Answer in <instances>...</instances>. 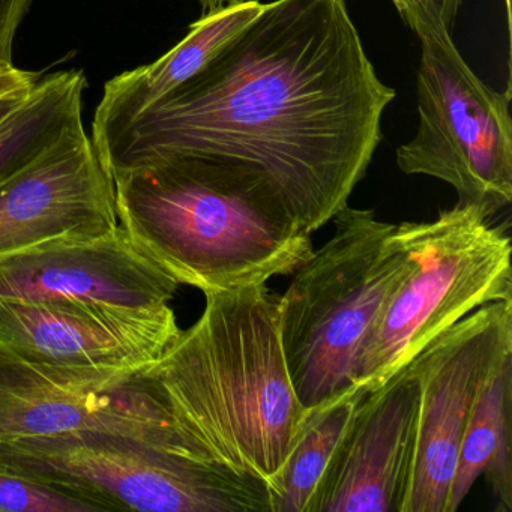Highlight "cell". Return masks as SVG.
<instances>
[{
    "mask_svg": "<svg viewBox=\"0 0 512 512\" xmlns=\"http://www.w3.org/2000/svg\"><path fill=\"white\" fill-rule=\"evenodd\" d=\"M394 98L346 0H275L196 76L94 146L110 173L178 155L250 167L311 235L349 205Z\"/></svg>",
    "mask_w": 512,
    "mask_h": 512,
    "instance_id": "obj_1",
    "label": "cell"
},
{
    "mask_svg": "<svg viewBox=\"0 0 512 512\" xmlns=\"http://www.w3.org/2000/svg\"><path fill=\"white\" fill-rule=\"evenodd\" d=\"M205 298L197 322L140 374L194 452L272 488L308 415L287 373L278 296L256 284Z\"/></svg>",
    "mask_w": 512,
    "mask_h": 512,
    "instance_id": "obj_2",
    "label": "cell"
},
{
    "mask_svg": "<svg viewBox=\"0 0 512 512\" xmlns=\"http://www.w3.org/2000/svg\"><path fill=\"white\" fill-rule=\"evenodd\" d=\"M119 226L181 286L208 293L266 284L313 253L256 170L178 155L112 173Z\"/></svg>",
    "mask_w": 512,
    "mask_h": 512,
    "instance_id": "obj_3",
    "label": "cell"
},
{
    "mask_svg": "<svg viewBox=\"0 0 512 512\" xmlns=\"http://www.w3.org/2000/svg\"><path fill=\"white\" fill-rule=\"evenodd\" d=\"M332 221V238L295 269L278 296L287 373L307 412L358 391L362 344L410 269L395 224L349 205Z\"/></svg>",
    "mask_w": 512,
    "mask_h": 512,
    "instance_id": "obj_4",
    "label": "cell"
},
{
    "mask_svg": "<svg viewBox=\"0 0 512 512\" xmlns=\"http://www.w3.org/2000/svg\"><path fill=\"white\" fill-rule=\"evenodd\" d=\"M410 269L362 344L356 389L373 391L482 305L512 301L511 238L472 205L401 223Z\"/></svg>",
    "mask_w": 512,
    "mask_h": 512,
    "instance_id": "obj_5",
    "label": "cell"
},
{
    "mask_svg": "<svg viewBox=\"0 0 512 512\" xmlns=\"http://www.w3.org/2000/svg\"><path fill=\"white\" fill-rule=\"evenodd\" d=\"M0 470L76 494L101 512H272L263 479L116 434L0 443Z\"/></svg>",
    "mask_w": 512,
    "mask_h": 512,
    "instance_id": "obj_6",
    "label": "cell"
},
{
    "mask_svg": "<svg viewBox=\"0 0 512 512\" xmlns=\"http://www.w3.org/2000/svg\"><path fill=\"white\" fill-rule=\"evenodd\" d=\"M419 40V125L397 149L398 169L446 182L457 191L458 205L476 206L491 218L512 200L511 94L485 85L449 32Z\"/></svg>",
    "mask_w": 512,
    "mask_h": 512,
    "instance_id": "obj_7",
    "label": "cell"
},
{
    "mask_svg": "<svg viewBox=\"0 0 512 512\" xmlns=\"http://www.w3.org/2000/svg\"><path fill=\"white\" fill-rule=\"evenodd\" d=\"M82 431L208 461L176 433L140 371L47 364L0 350V443Z\"/></svg>",
    "mask_w": 512,
    "mask_h": 512,
    "instance_id": "obj_8",
    "label": "cell"
},
{
    "mask_svg": "<svg viewBox=\"0 0 512 512\" xmlns=\"http://www.w3.org/2000/svg\"><path fill=\"white\" fill-rule=\"evenodd\" d=\"M511 353L512 301H497L476 308L409 362L419 385L418 431L401 512H446L467 422Z\"/></svg>",
    "mask_w": 512,
    "mask_h": 512,
    "instance_id": "obj_9",
    "label": "cell"
},
{
    "mask_svg": "<svg viewBox=\"0 0 512 512\" xmlns=\"http://www.w3.org/2000/svg\"><path fill=\"white\" fill-rule=\"evenodd\" d=\"M179 286L121 226L0 256V298L155 313L172 307Z\"/></svg>",
    "mask_w": 512,
    "mask_h": 512,
    "instance_id": "obj_10",
    "label": "cell"
},
{
    "mask_svg": "<svg viewBox=\"0 0 512 512\" xmlns=\"http://www.w3.org/2000/svg\"><path fill=\"white\" fill-rule=\"evenodd\" d=\"M118 226L112 173L83 124L0 178V256Z\"/></svg>",
    "mask_w": 512,
    "mask_h": 512,
    "instance_id": "obj_11",
    "label": "cell"
},
{
    "mask_svg": "<svg viewBox=\"0 0 512 512\" xmlns=\"http://www.w3.org/2000/svg\"><path fill=\"white\" fill-rule=\"evenodd\" d=\"M418 412V380L407 364L358 401L307 512H401Z\"/></svg>",
    "mask_w": 512,
    "mask_h": 512,
    "instance_id": "obj_12",
    "label": "cell"
},
{
    "mask_svg": "<svg viewBox=\"0 0 512 512\" xmlns=\"http://www.w3.org/2000/svg\"><path fill=\"white\" fill-rule=\"evenodd\" d=\"M181 331L172 307L131 313L0 298V350L47 364L142 371Z\"/></svg>",
    "mask_w": 512,
    "mask_h": 512,
    "instance_id": "obj_13",
    "label": "cell"
},
{
    "mask_svg": "<svg viewBox=\"0 0 512 512\" xmlns=\"http://www.w3.org/2000/svg\"><path fill=\"white\" fill-rule=\"evenodd\" d=\"M265 5L259 0H245L224 10L202 14L181 43L166 55L109 80L95 109L92 143L103 142L118 133L161 98L196 76L262 13Z\"/></svg>",
    "mask_w": 512,
    "mask_h": 512,
    "instance_id": "obj_14",
    "label": "cell"
},
{
    "mask_svg": "<svg viewBox=\"0 0 512 512\" xmlns=\"http://www.w3.org/2000/svg\"><path fill=\"white\" fill-rule=\"evenodd\" d=\"M512 353L491 374L458 449L446 512H455L485 476L496 512L512 511Z\"/></svg>",
    "mask_w": 512,
    "mask_h": 512,
    "instance_id": "obj_15",
    "label": "cell"
},
{
    "mask_svg": "<svg viewBox=\"0 0 512 512\" xmlns=\"http://www.w3.org/2000/svg\"><path fill=\"white\" fill-rule=\"evenodd\" d=\"M85 74L59 71L41 77L29 97L0 124V178L25 166L83 124Z\"/></svg>",
    "mask_w": 512,
    "mask_h": 512,
    "instance_id": "obj_16",
    "label": "cell"
},
{
    "mask_svg": "<svg viewBox=\"0 0 512 512\" xmlns=\"http://www.w3.org/2000/svg\"><path fill=\"white\" fill-rule=\"evenodd\" d=\"M367 391L352 392L334 403L310 410L295 446L272 485V512H307L341 434L346 430L356 404Z\"/></svg>",
    "mask_w": 512,
    "mask_h": 512,
    "instance_id": "obj_17",
    "label": "cell"
},
{
    "mask_svg": "<svg viewBox=\"0 0 512 512\" xmlns=\"http://www.w3.org/2000/svg\"><path fill=\"white\" fill-rule=\"evenodd\" d=\"M0 512H101L76 494L0 470Z\"/></svg>",
    "mask_w": 512,
    "mask_h": 512,
    "instance_id": "obj_18",
    "label": "cell"
},
{
    "mask_svg": "<svg viewBox=\"0 0 512 512\" xmlns=\"http://www.w3.org/2000/svg\"><path fill=\"white\" fill-rule=\"evenodd\" d=\"M401 20L418 38L433 32L451 34L464 0H391ZM509 13V0H506Z\"/></svg>",
    "mask_w": 512,
    "mask_h": 512,
    "instance_id": "obj_19",
    "label": "cell"
},
{
    "mask_svg": "<svg viewBox=\"0 0 512 512\" xmlns=\"http://www.w3.org/2000/svg\"><path fill=\"white\" fill-rule=\"evenodd\" d=\"M34 0H0V71L16 67L13 62L17 31Z\"/></svg>",
    "mask_w": 512,
    "mask_h": 512,
    "instance_id": "obj_20",
    "label": "cell"
},
{
    "mask_svg": "<svg viewBox=\"0 0 512 512\" xmlns=\"http://www.w3.org/2000/svg\"><path fill=\"white\" fill-rule=\"evenodd\" d=\"M40 79V74L20 70L17 67L0 71V94L11 91V89L20 88V86L35 85Z\"/></svg>",
    "mask_w": 512,
    "mask_h": 512,
    "instance_id": "obj_21",
    "label": "cell"
},
{
    "mask_svg": "<svg viewBox=\"0 0 512 512\" xmlns=\"http://www.w3.org/2000/svg\"><path fill=\"white\" fill-rule=\"evenodd\" d=\"M38 82H40V80H38ZM37 83H35V85H37ZM35 85L20 86V88L11 89V91L0 94V124H2L17 107L22 106L23 101L29 97Z\"/></svg>",
    "mask_w": 512,
    "mask_h": 512,
    "instance_id": "obj_22",
    "label": "cell"
},
{
    "mask_svg": "<svg viewBox=\"0 0 512 512\" xmlns=\"http://www.w3.org/2000/svg\"><path fill=\"white\" fill-rule=\"evenodd\" d=\"M196 2L202 7L203 14H206L224 10V8L233 7V5L242 4L245 0H196Z\"/></svg>",
    "mask_w": 512,
    "mask_h": 512,
    "instance_id": "obj_23",
    "label": "cell"
}]
</instances>
